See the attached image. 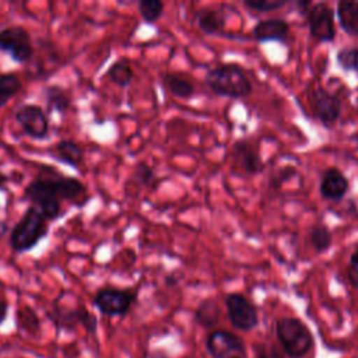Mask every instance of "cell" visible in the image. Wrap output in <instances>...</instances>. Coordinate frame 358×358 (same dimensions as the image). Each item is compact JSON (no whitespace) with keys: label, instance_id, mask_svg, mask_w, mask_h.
Here are the masks:
<instances>
[{"label":"cell","instance_id":"6da1fadb","mask_svg":"<svg viewBox=\"0 0 358 358\" xmlns=\"http://www.w3.org/2000/svg\"><path fill=\"white\" fill-rule=\"evenodd\" d=\"M22 200L29 201L46 221H53L62 215V201L83 207L88 200V194L81 180L64 176L46 166L39 176L24 187Z\"/></svg>","mask_w":358,"mask_h":358},{"label":"cell","instance_id":"7a4b0ae2","mask_svg":"<svg viewBox=\"0 0 358 358\" xmlns=\"http://www.w3.org/2000/svg\"><path fill=\"white\" fill-rule=\"evenodd\" d=\"M206 83L215 95L229 99L246 98L253 91L250 80L235 63H221L210 69L206 74Z\"/></svg>","mask_w":358,"mask_h":358},{"label":"cell","instance_id":"3957f363","mask_svg":"<svg viewBox=\"0 0 358 358\" xmlns=\"http://www.w3.org/2000/svg\"><path fill=\"white\" fill-rule=\"evenodd\" d=\"M49 231L48 221L32 206H29L21 218L14 224L10 232L8 243L13 252L24 253L32 250Z\"/></svg>","mask_w":358,"mask_h":358},{"label":"cell","instance_id":"277c9868","mask_svg":"<svg viewBox=\"0 0 358 358\" xmlns=\"http://www.w3.org/2000/svg\"><path fill=\"white\" fill-rule=\"evenodd\" d=\"M277 338L289 358H302L313 347V334L298 317H281L275 323Z\"/></svg>","mask_w":358,"mask_h":358},{"label":"cell","instance_id":"5b68a950","mask_svg":"<svg viewBox=\"0 0 358 358\" xmlns=\"http://www.w3.org/2000/svg\"><path fill=\"white\" fill-rule=\"evenodd\" d=\"M48 317L57 330L73 331L77 329V326H83L85 331L91 334H95L98 330V320L95 315L91 313L83 303L69 306L63 305L57 298L48 310Z\"/></svg>","mask_w":358,"mask_h":358},{"label":"cell","instance_id":"8992f818","mask_svg":"<svg viewBox=\"0 0 358 358\" xmlns=\"http://www.w3.org/2000/svg\"><path fill=\"white\" fill-rule=\"evenodd\" d=\"M136 298L137 292L134 289L105 287L96 291L92 303L103 316L116 317L127 315Z\"/></svg>","mask_w":358,"mask_h":358},{"label":"cell","instance_id":"52a82bcc","mask_svg":"<svg viewBox=\"0 0 358 358\" xmlns=\"http://www.w3.org/2000/svg\"><path fill=\"white\" fill-rule=\"evenodd\" d=\"M0 50L8 53L10 57L18 63L31 60L34 56V45L29 32L20 25L0 29Z\"/></svg>","mask_w":358,"mask_h":358},{"label":"cell","instance_id":"ba28073f","mask_svg":"<svg viewBox=\"0 0 358 358\" xmlns=\"http://www.w3.org/2000/svg\"><path fill=\"white\" fill-rule=\"evenodd\" d=\"M310 36L320 43H330L336 39L334 10L327 3H313L306 14Z\"/></svg>","mask_w":358,"mask_h":358},{"label":"cell","instance_id":"9c48e42d","mask_svg":"<svg viewBox=\"0 0 358 358\" xmlns=\"http://www.w3.org/2000/svg\"><path fill=\"white\" fill-rule=\"evenodd\" d=\"M225 308L231 324L242 331L253 330L259 323L256 306L242 294L232 292L225 296Z\"/></svg>","mask_w":358,"mask_h":358},{"label":"cell","instance_id":"30bf717a","mask_svg":"<svg viewBox=\"0 0 358 358\" xmlns=\"http://www.w3.org/2000/svg\"><path fill=\"white\" fill-rule=\"evenodd\" d=\"M206 347L213 358H246V348L236 334L228 330H214L208 334Z\"/></svg>","mask_w":358,"mask_h":358},{"label":"cell","instance_id":"8fae6325","mask_svg":"<svg viewBox=\"0 0 358 358\" xmlns=\"http://www.w3.org/2000/svg\"><path fill=\"white\" fill-rule=\"evenodd\" d=\"M15 120L34 140H43L49 133V119L39 105L27 103L17 109Z\"/></svg>","mask_w":358,"mask_h":358},{"label":"cell","instance_id":"7c38bea8","mask_svg":"<svg viewBox=\"0 0 358 358\" xmlns=\"http://www.w3.org/2000/svg\"><path fill=\"white\" fill-rule=\"evenodd\" d=\"M312 108L324 127H331L341 116V99L322 85L312 91Z\"/></svg>","mask_w":358,"mask_h":358},{"label":"cell","instance_id":"4fadbf2b","mask_svg":"<svg viewBox=\"0 0 358 358\" xmlns=\"http://www.w3.org/2000/svg\"><path fill=\"white\" fill-rule=\"evenodd\" d=\"M231 157L235 165L246 175L255 176L264 169V162L256 145L248 138H239L232 144Z\"/></svg>","mask_w":358,"mask_h":358},{"label":"cell","instance_id":"5bb4252c","mask_svg":"<svg viewBox=\"0 0 358 358\" xmlns=\"http://www.w3.org/2000/svg\"><path fill=\"white\" fill-rule=\"evenodd\" d=\"M348 189L350 182L340 169L336 166L324 169L319 180V193L322 199L327 201H340L344 199Z\"/></svg>","mask_w":358,"mask_h":358},{"label":"cell","instance_id":"9a60e30c","mask_svg":"<svg viewBox=\"0 0 358 358\" xmlns=\"http://www.w3.org/2000/svg\"><path fill=\"white\" fill-rule=\"evenodd\" d=\"M289 22L284 18H264L255 24L252 36L256 42H284L289 35Z\"/></svg>","mask_w":358,"mask_h":358},{"label":"cell","instance_id":"2e32d148","mask_svg":"<svg viewBox=\"0 0 358 358\" xmlns=\"http://www.w3.org/2000/svg\"><path fill=\"white\" fill-rule=\"evenodd\" d=\"M194 21L197 28L204 35L214 36L224 32L227 24V14L220 7H203L196 11Z\"/></svg>","mask_w":358,"mask_h":358},{"label":"cell","instance_id":"e0dca14e","mask_svg":"<svg viewBox=\"0 0 358 358\" xmlns=\"http://www.w3.org/2000/svg\"><path fill=\"white\" fill-rule=\"evenodd\" d=\"M49 154L53 159L62 164H66L69 166H73L74 169H78L84 162L83 147L71 138L59 140L56 144H53L49 148Z\"/></svg>","mask_w":358,"mask_h":358},{"label":"cell","instance_id":"ac0fdd59","mask_svg":"<svg viewBox=\"0 0 358 358\" xmlns=\"http://www.w3.org/2000/svg\"><path fill=\"white\" fill-rule=\"evenodd\" d=\"M162 84L166 88V91L179 99H189L194 95V84L190 81L186 76L179 73H164Z\"/></svg>","mask_w":358,"mask_h":358},{"label":"cell","instance_id":"d6986e66","mask_svg":"<svg viewBox=\"0 0 358 358\" xmlns=\"http://www.w3.org/2000/svg\"><path fill=\"white\" fill-rule=\"evenodd\" d=\"M336 14L340 28L351 36H358V1H338Z\"/></svg>","mask_w":358,"mask_h":358},{"label":"cell","instance_id":"ffe728a7","mask_svg":"<svg viewBox=\"0 0 358 358\" xmlns=\"http://www.w3.org/2000/svg\"><path fill=\"white\" fill-rule=\"evenodd\" d=\"M43 95H45V101L48 103L49 110H55L60 115H64L71 106V98L69 92L60 85L53 84V85L45 87Z\"/></svg>","mask_w":358,"mask_h":358},{"label":"cell","instance_id":"44dd1931","mask_svg":"<svg viewBox=\"0 0 358 358\" xmlns=\"http://www.w3.org/2000/svg\"><path fill=\"white\" fill-rule=\"evenodd\" d=\"M15 323L18 330L35 337L41 333V319L38 313L28 305H22L15 310Z\"/></svg>","mask_w":358,"mask_h":358},{"label":"cell","instance_id":"7402d4cb","mask_svg":"<svg viewBox=\"0 0 358 358\" xmlns=\"http://www.w3.org/2000/svg\"><path fill=\"white\" fill-rule=\"evenodd\" d=\"M106 76L110 80V83H113L117 87L124 88V87L130 85V83L133 81L134 70L129 60L119 59L115 63H112V66L108 69Z\"/></svg>","mask_w":358,"mask_h":358},{"label":"cell","instance_id":"603a6c76","mask_svg":"<svg viewBox=\"0 0 358 358\" xmlns=\"http://www.w3.org/2000/svg\"><path fill=\"white\" fill-rule=\"evenodd\" d=\"M308 241L309 245L313 248L317 253H324L330 249L333 236L330 229L323 224H315L308 231Z\"/></svg>","mask_w":358,"mask_h":358},{"label":"cell","instance_id":"cb8c5ba5","mask_svg":"<svg viewBox=\"0 0 358 358\" xmlns=\"http://www.w3.org/2000/svg\"><path fill=\"white\" fill-rule=\"evenodd\" d=\"M194 319L203 327H213L220 319V306L214 298H208L200 302L196 309Z\"/></svg>","mask_w":358,"mask_h":358},{"label":"cell","instance_id":"d4e9b609","mask_svg":"<svg viewBox=\"0 0 358 358\" xmlns=\"http://www.w3.org/2000/svg\"><path fill=\"white\" fill-rule=\"evenodd\" d=\"M21 80L14 73L0 74V108L21 91Z\"/></svg>","mask_w":358,"mask_h":358},{"label":"cell","instance_id":"484cf974","mask_svg":"<svg viewBox=\"0 0 358 358\" xmlns=\"http://www.w3.org/2000/svg\"><path fill=\"white\" fill-rule=\"evenodd\" d=\"M337 66L344 71L358 73V46H343L336 53Z\"/></svg>","mask_w":358,"mask_h":358},{"label":"cell","instance_id":"4316f807","mask_svg":"<svg viewBox=\"0 0 358 358\" xmlns=\"http://www.w3.org/2000/svg\"><path fill=\"white\" fill-rule=\"evenodd\" d=\"M164 8H165V4L159 0H140L138 1V13L147 24L157 22L162 17Z\"/></svg>","mask_w":358,"mask_h":358},{"label":"cell","instance_id":"83f0119b","mask_svg":"<svg viewBox=\"0 0 358 358\" xmlns=\"http://www.w3.org/2000/svg\"><path fill=\"white\" fill-rule=\"evenodd\" d=\"M133 180L143 187H151L154 189L159 183V178L157 176L154 168H151L145 162H140L136 165L133 172Z\"/></svg>","mask_w":358,"mask_h":358},{"label":"cell","instance_id":"f1b7e54d","mask_svg":"<svg viewBox=\"0 0 358 358\" xmlns=\"http://www.w3.org/2000/svg\"><path fill=\"white\" fill-rule=\"evenodd\" d=\"M288 4L287 0H243V6L249 10L257 13H268L275 11Z\"/></svg>","mask_w":358,"mask_h":358},{"label":"cell","instance_id":"f546056e","mask_svg":"<svg viewBox=\"0 0 358 358\" xmlns=\"http://www.w3.org/2000/svg\"><path fill=\"white\" fill-rule=\"evenodd\" d=\"M298 175V171L294 166H281L278 168L268 179V187L271 190L280 189L285 182L291 180Z\"/></svg>","mask_w":358,"mask_h":358},{"label":"cell","instance_id":"4dcf8cb0","mask_svg":"<svg viewBox=\"0 0 358 358\" xmlns=\"http://www.w3.org/2000/svg\"><path fill=\"white\" fill-rule=\"evenodd\" d=\"M348 278L354 287H358V250H355L350 256V266H348Z\"/></svg>","mask_w":358,"mask_h":358},{"label":"cell","instance_id":"1f68e13d","mask_svg":"<svg viewBox=\"0 0 358 358\" xmlns=\"http://www.w3.org/2000/svg\"><path fill=\"white\" fill-rule=\"evenodd\" d=\"M255 358H284V355L275 347H262Z\"/></svg>","mask_w":358,"mask_h":358},{"label":"cell","instance_id":"d6a6232c","mask_svg":"<svg viewBox=\"0 0 358 358\" xmlns=\"http://www.w3.org/2000/svg\"><path fill=\"white\" fill-rule=\"evenodd\" d=\"M312 4H313V3L309 1V0H298V1L294 3L296 11H298L301 15H303V17H306V14L309 13Z\"/></svg>","mask_w":358,"mask_h":358},{"label":"cell","instance_id":"836d02e7","mask_svg":"<svg viewBox=\"0 0 358 358\" xmlns=\"http://www.w3.org/2000/svg\"><path fill=\"white\" fill-rule=\"evenodd\" d=\"M8 315V303L4 301H0V326L6 322Z\"/></svg>","mask_w":358,"mask_h":358},{"label":"cell","instance_id":"e575fe53","mask_svg":"<svg viewBox=\"0 0 358 358\" xmlns=\"http://www.w3.org/2000/svg\"><path fill=\"white\" fill-rule=\"evenodd\" d=\"M7 232H8V225H7V222L0 220V238L4 236Z\"/></svg>","mask_w":358,"mask_h":358},{"label":"cell","instance_id":"d590c367","mask_svg":"<svg viewBox=\"0 0 358 358\" xmlns=\"http://www.w3.org/2000/svg\"><path fill=\"white\" fill-rule=\"evenodd\" d=\"M7 180H8L7 175H4V173L0 171V187H3V185H4Z\"/></svg>","mask_w":358,"mask_h":358},{"label":"cell","instance_id":"8d00e7d4","mask_svg":"<svg viewBox=\"0 0 358 358\" xmlns=\"http://www.w3.org/2000/svg\"><path fill=\"white\" fill-rule=\"evenodd\" d=\"M355 141H357V144H358V134H357V137H355Z\"/></svg>","mask_w":358,"mask_h":358}]
</instances>
